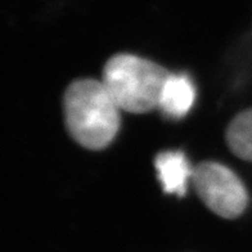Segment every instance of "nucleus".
Returning a JSON list of instances; mask_svg holds the SVG:
<instances>
[{
  "label": "nucleus",
  "mask_w": 252,
  "mask_h": 252,
  "mask_svg": "<svg viewBox=\"0 0 252 252\" xmlns=\"http://www.w3.org/2000/svg\"><path fill=\"white\" fill-rule=\"evenodd\" d=\"M120 108L102 81L75 80L63 95L66 129L77 144L102 151L115 140L120 130Z\"/></svg>",
  "instance_id": "f257e3e1"
},
{
  "label": "nucleus",
  "mask_w": 252,
  "mask_h": 252,
  "mask_svg": "<svg viewBox=\"0 0 252 252\" xmlns=\"http://www.w3.org/2000/svg\"><path fill=\"white\" fill-rule=\"evenodd\" d=\"M155 167L163 192L184 197L193 170L186 153L182 151H163L155 157Z\"/></svg>",
  "instance_id": "20e7f679"
},
{
  "label": "nucleus",
  "mask_w": 252,
  "mask_h": 252,
  "mask_svg": "<svg viewBox=\"0 0 252 252\" xmlns=\"http://www.w3.org/2000/svg\"><path fill=\"white\" fill-rule=\"evenodd\" d=\"M170 72L161 64L130 53L115 54L103 67L102 83L121 111L148 113L158 108Z\"/></svg>",
  "instance_id": "f03ea898"
},
{
  "label": "nucleus",
  "mask_w": 252,
  "mask_h": 252,
  "mask_svg": "<svg viewBox=\"0 0 252 252\" xmlns=\"http://www.w3.org/2000/svg\"><path fill=\"white\" fill-rule=\"evenodd\" d=\"M225 140L233 155L252 162V108L238 113L229 123Z\"/></svg>",
  "instance_id": "423d86ee"
},
{
  "label": "nucleus",
  "mask_w": 252,
  "mask_h": 252,
  "mask_svg": "<svg viewBox=\"0 0 252 252\" xmlns=\"http://www.w3.org/2000/svg\"><path fill=\"white\" fill-rule=\"evenodd\" d=\"M192 184L207 209L224 219H237L249 205V194L242 180L222 163H198L193 170Z\"/></svg>",
  "instance_id": "7ed1b4c3"
},
{
  "label": "nucleus",
  "mask_w": 252,
  "mask_h": 252,
  "mask_svg": "<svg viewBox=\"0 0 252 252\" xmlns=\"http://www.w3.org/2000/svg\"><path fill=\"white\" fill-rule=\"evenodd\" d=\"M196 89L187 73H170L161 92L158 110L169 119H182L192 110Z\"/></svg>",
  "instance_id": "39448f33"
}]
</instances>
